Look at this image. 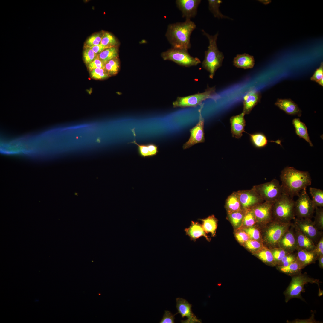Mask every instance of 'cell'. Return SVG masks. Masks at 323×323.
<instances>
[{"label":"cell","mask_w":323,"mask_h":323,"mask_svg":"<svg viewBox=\"0 0 323 323\" xmlns=\"http://www.w3.org/2000/svg\"><path fill=\"white\" fill-rule=\"evenodd\" d=\"M280 179L284 192L293 199L295 196H298L302 190L310 185L312 182L308 172L288 166L281 171Z\"/></svg>","instance_id":"1"},{"label":"cell","mask_w":323,"mask_h":323,"mask_svg":"<svg viewBox=\"0 0 323 323\" xmlns=\"http://www.w3.org/2000/svg\"><path fill=\"white\" fill-rule=\"evenodd\" d=\"M196 27L195 23L191 19L169 24L166 36L172 48L186 50L190 49L191 36Z\"/></svg>","instance_id":"2"},{"label":"cell","mask_w":323,"mask_h":323,"mask_svg":"<svg viewBox=\"0 0 323 323\" xmlns=\"http://www.w3.org/2000/svg\"><path fill=\"white\" fill-rule=\"evenodd\" d=\"M202 31L203 35L208 38L209 43L208 50L205 51L202 67L209 72L210 78L213 79L216 71L222 65L224 56L223 53L219 51L217 45L218 33L213 36L207 33L203 30Z\"/></svg>","instance_id":"3"},{"label":"cell","mask_w":323,"mask_h":323,"mask_svg":"<svg viewBox=\"0 0 323 323\" xmlns=\"http://www.w3.org/2000/svg\"><path fill=\"white\" fill-rule=\"evenodd\" d=\"M292 223H284L272 220L260 228L264 246L270 249L278 247L279 242Z\"/></svg>","instance_id":"4"},{"label":"cell","mask_w":323,"mask_h":323,"mask_svg":"<svg viewBox=\"0 0 323 323\" xmlns=\"http://www.w3.org/2000/svg\"><path fill=\"white\" fill-rule=\"evenodd\" d=\"M295 202L293 198L284 192L272 205L273 220L284 223H291V221L295 218Z\"/></svg>","instance_id":"5"},{"label":"cell","mask_w":323,"mask_h":323,"mask_svg":"<svg viewBox=\"0 0 323 323\" xmlns=\"http://www.w3.org/2000/svg\"><path fill=\"white\" fill-rule=\"evenodd\" d=\"M291 276L290 282L284 293L286 303L293 298L304 301L301 293L304 291L305 285L308 283L318 284L319 283V280L310 277L306 273L300 272Z\"/></svg>","instance_id":"6"},{"label":"cell","mask_w":323,"mask_h":323,"mask_svg":"<svg viewBox=\"0 0 323 323\" xmlns=\"http://www.w3.org/2000/svg\"><path fill=\"white\" fill-rule=\"evenodd\" d=\"M217 96L215 86L211 87L208 86L205 91L191 95L178 97L173 103L174 108L196 107L201 104L204 101L209 98L215 99Z\"/></svg>","instance_id":"7"},{"label":"cell","mask_w":323,"mask_h":323,"mask_svg":"<svg viewBox=\"0 0 323 323\" xmlns=\"http://www.w3.org/2000/svg\"><path fill=\"white\" fill-rule=\"evenodd\" d=\"M252 188L264 201L266 202H275L284 192L281 185L275 179L268 182L255 185Z\"/></svg>","instance_id":"8"},{"label":"cell","mask_w":323,"mask_h":323,"mask_svg":"<svg viewBox=\"0 0 323 323\" xmlns=\"http://www.w3.org/2000/svg\"><path fill=\"white\" fill-rule=\"evenodd\" d=\"M161 56L164 60H170L186 67L196 66L201 63L199 58L191 56L185 50L172 48L162 52Z\"/></svg>","instance_id":"9"},{"label":"cell","mask_w":323,"mask_h":323,"mask_svg":"<svg viewBox=\"0 0 323 323\" xmlns=\"http://www.w3.org/2000/svg\"><path fill=\"white\" fill-rule=\"evenodd\" d=\"M298 196V199L295 202V216L298 218L311 219L315 207L307 193L306 189L302 190Z\"/></svg>","instance_id":"10"},{"label":"cell","mask_w":323,"mask_h":323,"mask_svg":"<svg viewBox=\"0 0 323 323\" xmlns=\"http://www.w3.org/2000/svg\"><path fill=\"white\" fill-rule=\"evenodd\" d=\"M294 224L301 232L311 240L315 245L323 236V232L319 230L310 219L295 218Z\"/></svg>","instance_id":"11"},{"label":"cell","mask_w":323,"mask_h":323,"mask_svg":"<svg viewBox=\"0 0 323 323\" xmlns=\"http://www.w3.org/2000/svg\"><path fill=\"white\" fill-rule=\"evenodd\" d=\"M274 203L265 201L257 204L252 208L257 226L260 228L273 220L272 207Z\"/></svg>","instance_id":"12"},{"label":"cell","mask_w":323,"mask_h":323,"mask_svg":"<svg viewBox=\"0 0 323 323\" xmlns=\"http://www.w3.org/2000/svg\"><path fill=\"white\" fill-rule=\"evenodd\" d=\"M237 192L242 209L244 210L251 208L257 204L263 202L261 197L252 188Z\"/></svg>","instance_id":"13"},{"label":"cell","mask_w":323,"mask_h":323,"mask_svg":"<svg viewBox=\"0 0 323 323\" xmlns=\"http://www.w3.org/2000/svg\"><path fill=\"white\" fill-rule=\"evenodd\" d=\"M199 120L196 125L190 130V136L189 140L183 146L184 149L188 148L194 145L205 141L204 131V119L202 117L201 112Z\"/></svg>","instance_id":"14"},{"label":"cell","mask_w":323,"mask_h":323,"mask_svg":"<svg viewBox=\"0 0 323 323\" xmlns=\"http://www.w3.org/2000/svg\"><path fill=\"white\" fill-rule=\"evenodd\" d=\"M278 247L289 253H293L297 249L293 223H292L289 229L280 239L278 243Z\"/></svg>","instance_id":"15"},{"label":"cell","mask_w":323,"mask_h":323,"mask_svg":"<svg viewBox=\"0 0 323 323\" xmlns=\"http://www.w3.org/2000/svg\"><path fill=\"white\" fill-rule=\"evenodd\" d=\"M176 307L178 312L175 315L179 313L182 318L186 317L185 321H181L182 323H201V320L198 319L193 313L192 305L185 299L178 298H176Z\"/></svg>","instance_id":"16"},{"label":"cell","mask_w":323,"mask_h":323,"mask_svg":"<svg viewBox=\"0 0 323 323\" xmlns=\"http://www.w3.org/2000/svg\"><path fill=\"white\" fill-rule=\"evenodd\" d=\"M201 2L200 0H177V7L181 11L182 17L186 19H191L196 15L197 8Z\"/></svg>","instance_id":"17"},{"label":"cell","mask_w":323,"mask_h":323,"mask_svg":"<svg viewBox=\"0 0 323 323\" xmlns=\"http://www.w3.org/2000/svg\"><path fill=\"white\" fill-rule=\"evenodd\" d=\"M245 114L241 113L231 117L230 119L231 131L232 136L237 139L240 138L243 133L246 132L245 128L246 121L244 118Z\"/></svg>","instance_id":"18"},{"label":"cell","mask_w":323,"mask_h":323,"mask_svg":"<svg viewBox=\"0 0 323 323\" xmlns=\"http://www.w3.org/2000/svg\"><path fill=\"white\" fill-rule=\"evenodd\" d=\"M261 98V93L252 89L244 96L243 112L245 115L249 114L253 109L259 102Z\"/></svg>","instance_id":"19"},{"label":"cell","mask_w":323,"mask_h":323,"mask_svg":"<svg viewBox=\"0 0 323 323\" xmlns=\"http://www.w3.org/2000/svg\"><path fill=\"white\" fill-rule=\"evenodd\" d=\"M275 104L288 115H297L298 117L301 115V109L290 99H278Z\"/></svg>","instance_id":"20"},{"label":"cell","mask_w":323,"mask_h":323,"mask_svg":"<svg viewBox=\"0 0 323 323\" xmlns=\"http://www.w3.org/2000/svg\"><path fill=\"white\" fill-rule=\"evenodd\" d=\"M184 231L186 234L190 237L191 240L194 242L201 236H204L208 241L211 240L206 234L202 224L198 222L192 221L190 226L185 228Z\"/></svg>","instance_id":"21"},{"label":"cell","mask_w":323,"mask_h":323,"mask_svg":"<svg viewBox=\"0 0 323 323\" xmlns=\"http://www.w3.org/2000/svg\"><path fill=\"white\" fill-rule=\"evenodd\" d=\"M293 224L297 245V249H301L308 251L313 250L315 248L316 245L313 241L303 234L294 224Z\"/></svg>","instance_id":"22"},{"label":"cell","mask_w":323,"mask_h":323,"mask_svg":"<svg viewBox=\"0 0 323 323\" xmlns=\"http://www.w3.org/2000/svg\"><path fill=\"white\" fill-rule=\"evenodd\" d=\"M296 260L304 268L307 266L314 263L318 256L313 251L298 249L296 250Z\"/></svg>","instance_id":"23"},{"label":"cell","mask_w":323,"mask_h":323,"mask_svg":"<svg viewBox=\"0 0 323 323\" xmlns=\"http://www.w3.org/2000/svg\"><path fill=\"white\" fill-rule=\"evenodd\" d=\"M255 62L254 57L246 53L237 54L233 61L235 67L245 69L252 68Z\"/></svg>","instance_id":"24"},{"label":"cell","mask_w":323,"mask_h":323,"mask_svg":"<svg viewBox=\"0 0 323 323\" xmlns=\"http://www.w3.org/2000/svg\"><path fill=\"white\" fill-rule=\"evenodd\" d=\"M135 140L129 143L135 144L138 146V151L139 155L144 157H150L156 155L158 152V146L153 144H139L136 142L135 140L136 134L134 129H132Z\"/></svg>","instance_id":"25"},{"label":"cell","mask_w":323,"mask_h":323,"mask_svg":"<svg viewBox=\"0 0 323 323\" xmlns=\"http://www.w3.org/2000/svg\"><path fill=\"white\" fill-rule=\"evenodd\" d=\"M225 207L227 214L242 209L237 191L233 192L228 197Z\"/></svg>","instance_id":"26"},{"label":"cell","mask_w":323,"mask_h":323,"mask_svg":"<svg viewBox=\"0 0 323 323\" xmlns=\"http://www.w3.org/2000/svg\"><path fill=\"white\" fill-rule=\"evenodd\" d=\"M292 123L295 128L296 135L300 138H303L308 142L310 146H313V145L310 139L307 128L305 124L301 121L299 118H294L292 120Z\"/></svg>","instance_id":"27"},{"label":"cell","mask_w":323,"mask_h":323,"mask_svg":"<svg viewBox=\"0 0 323 323\" xmlns=\"http://www.w3.org/2000/svg\"><path fill=\"white\" fill-rule=\"evenodd\" d=\"M254 254L265 263L272 266H276V263L270 249L264 246Z\"/></svg>","instance_id":"28"},{"label":"cell","mask_w":323,"mask_h":323,"mask_svg":"<svg viewBox=\"0 0 323 323\" xmlns=\"http://www.w3.org/2000/svg\"><path fill=\"white\" fill-rule=\"evenodd\" d=\"M250 141L252 145L257 148H262L265 147L268 141L278 143V141H269L265 135L263 133L258 132L249 134Z\"/></svg>","instance_id":"29"},{"label":"cell","mask_w":323,"mask_h":323,"mask_svg":"<svg viewBox=\"0 0 323 323\" xmlns=\"http://www.w3.org/2000/svg\"><path fill=\"white\" fill-rule=\"evenodd\" d=\"M202 222V227L206 233H211L213 237L216 235L218 220L213 215L206 218L199 219Z\"/></svg>","instance_id":"30"},{"label":"cell","mask_w":323,"mask_h":323,"mask_svg":"<svg viewBox=\"0 0 323 323\" xmlns=\"http://www.w3.org/2000/svg\"><path fill=\"white\" fill-rule=\"evenodd\" d=\"M276 267L280 272L291 276L301 272L302 269L304 268L297 260L286 266Z\"/></svg>","instance_id":"31"},{"label":"cell","mask_w":323,"mask_h":323,"mask_svg":"<svg viewBox=\"0 0 323 323\" xmlns=\"http://www.w3.org/2000/svg\"><path fill=\"white\" fill-rule=\"evenodd\" d=\"M118 49L116 46H115L105 49L97 56L99 59L105 64L109 60L118 57Z\"/></svg>","instance_id":"32"},{"label":"cell","mask_w":323,"mask_h":323,"mask_svg":"<svg viewBox=\"0 0 323 323\" xmlns=\"http://www.w3.org/2000/svg\"><path fill=\"white\" fill-rule=\"evenodd\" d=\"M245 211L242 209L228 214V217L235 228H238L242 225Z\"/></svg>","instance_id":"33"},{"label":"cell","mask_w":323,"mask_h":323,"mask_svg":"<svg viewBox=\"0 0 323 323\" xmlns=\"http://www.w3.org/2000/svg\"><path fill=\"white\" fill-rule=\"evenodd\" d=\"M310 193L311 196L313 203L315 207H323V190L313 187L309 188Z\"/></svg>","instance_id":"34"},{"label":"cell","mask_w":323,"mask_h":323,"mask_svg":"<svg viewBox=\"0 0 323 323\" xmlns=\"http://www.w3.org/2000/svg\"><path fill=\"white\" fill-rule=\"evenodd\" d=\"M209 9L214 17L218 19H231L223 15L219 10V7L222 1L220 0H208Z\"/></svg>","instance_id":"35"},{"label":"cell","mask_w":323,"mask_h":323,"mask_svg":"<svg viewBox=\"0 0 323 323\" xmlns=\"http://www.w3.org/2000/svg\"><path fill=\"white\" fill-rule=\"evenodd\" d=\"M105 69L110 76L116 74L120 68V62L118 57L112 59L105 64Z\"/></svg>","instance_id":"36"},{"label":"cell","mask_w":323,"mask_h":323,"mask_svg":"<svg viewBox=\"0 0 323 323\" xmlns=\"http://www.w3.org/2000/svg\"><path fill=\"white\" fill-rule=\"evenodd\" d=\"M243 230L248 234L250 239L255 240L263 243L260 228L258 226L246 227Z\"/></svg>","instance_id":"37"},{"label":"cell","mask_w":323,"mask_h":323,"mask_svg":"<svg viewBox=\"0 0 323 323\" xmlns=\"http://www.w3.org/2000/svg\"><path fill=\"white\" fill-rule=\"evenodd\" d=\"M100 44L107 48L116 46L118 42L113 35L109 32H104L103 34Z\"/></svg>","instance_id":"38"},{"label":"cell","mask_w":323,"mask_h":323,"mask_svg":"<svg viewBox=\"0 0 323 323\" xmlns=\"http://www.w3.org/2000/svg\"><path fill=\"white\" fill-rule=\"evenodd\" d=\"M242 225L246 227L255 226L256 225L258 226L252 208L246 210Z\"/></svg>","instance_id":"39"},{"label":"cell","mask_w":323,"mask_h":323,"mask_svg":"<svg viewBox=\"0 0 323 323\" xmlns=\"http://www.w3.org/2000/svg\"><path fill=\"white\" fill-rule=\"evenodd\" d=\"M315 210L316 214L313 223L319 230L322 231L323 229V208L317 207L315 208Z\"/></svg>","instance_id":"40"},{"label":"cell","mask_w":323,"mask_h":323,"mask_svg":"<svg viewBox=\"0 0 323 323\" xmlns=\"http://www.w3.org/2000/svg\"><path fill=\"white\" fill-rule=\"evenodd\" d=\"M92 50L88 47L85 46L83 53V59L85 64L88 65L97 57Z\"/></svg>","instance_id":"41"},{"label":"cell","mask_w":323,"mask_h":323,"mask_svg":"<svg viewBox=\"0 0 323 323\" xmlns=\"http://www.w3.org/2000/svg\"><path fill=\"white\" fill-rule=\"evenodd\" d=\"M91 77L95 80H103L110 76L105 69L96 68L90 71Z\"/></svg>","instance_id":"42"},{"label":"cell","mask_w":323,"mask_h":323,"mask_svg":"<svg viewBox=\"0 0 323 323\" xmlns=\"http://www.w3.org/2000/svg\"><path fill=\"white\" fill-rule=\"evenodd\" d=\"M270 249L273 256L276 265L285 256L289 253L278 247Z\"/></svg>","instance_id":"43"},{"label":"cell","mask_w":323,"mask_h":323,"mask_svg":"<svg viewBox=\"0 0 323 323\" xmlns=\"http://www.w3.org/2000/svg\"><path fill=\"white\" fill-rule=\"evenodd\" d=\"M245 247L254 253L262 248L264 245L263 243L258 240L249 239L245 243Z\"/></svg>","instance_id":"44"},{"label":"cell","mask_w":323,"mask_h":323,"mask_svg":"<svg viewBox=\"0 0 323 323\" xmlns=\"http://www.w3.org/2000/svg\"><path fill=\"white\" fill-rule=\"evenodd\" d=\"M296 260V253H289L285 256L276 266H286Z\"/></svg>","instance_id":"45"},{"label":"cell","mask_w":323,"mask_h":323,"mask_svg":"<svg viewBox=\"0 0 323 323\" xmlns=\"http://www.w3.org/2000/svg\"><path fill=\"white\" fill-rule=\"evenodd\" d=\"M102 35L97 33L92 35L86 41L85 46L91 47L100 44Z\"/></svg>","instance_id":"46"},{"label":"cell","mask_w":323,"mask_h":323,"mask_svg":"<svg viewBox=\"0 0 323 323\" xmlns=\"http://www.w3.org/2000/svg\"><path fill=\"white\" fill-rule=\"evenodd\" d=\"M235 236L238 241L241 244H244L250 239L248 234L243 230L236 232Z\"/></svg>","instance_id":"47"},{"label":"cell","mask_w":323,"mask_h":323,"mask_svg":"<svg viewBox=\"0 0 323 323\" xmlns=\"http://www.w3.org/2000/svg\"><path fill=\"white\" fill-rule=\"evenodd\" d=\"M175 315L173 314L170 311L165 310L160 323H174Z\"/></svg>","instance_id":"48"},{"label":"cell","mask_w":323,"mask_h":323,"mask_svg":"<svg viewBox=\"0 0 323 323\" xmlns=\"http://www.w3.org/2000/svg\"><path fill=\"white\" fill-rule=\"evenodd\" d=\"M105 64L98 58H97L88 65V68L90 71L96 68L105 69Z\"/></svg>","instance_id":"49"},{"label":"cell","mask_w":323,"mask_h":323,"mask_svg":"<svg viewBox=\"0 0 323 323\" xmlns=\"http://www.w3.org/2000/svg\"><path fill=\"white\" fill-rule=\"evenodd\" d=\"M323 78V64L322 62L320 66L317 69L314 74L310 78V80L313 81L317 82Z\"/></svg>","instance_id":"50"},{"label":"cell","mask_w":323,"mask_h":323,"mask_svg":"<svg viewBox=\"0 0 323 323\" xmlns=\"http://www.w3.org/2000/svg\"><path fill=\"white\" fill-rule=\"evenodd\" d=\"M313 251L316 253L318 257L323 255V236H322L316 244L315 249Z\"/></svg>","instance_id":"51"},{"label":"cell","mask_w":323,"mask_h":323,"mask_svg":"<svg viewBox=\"0 0 323 323\" xmlns=\"http://www.w3.org/2000/svg\"><path fill=\"white\" fill-rule=\"evenodd\" d=\"M88 47L90 48L97 55L99 54L105 49L107 48L101 44Z\"/></svg>","instance_id":"52"},{"label":"cell","mask_w":323,"mask_h":323,"mask_svg":"<svg viewBox=\"0 0 323 323\" xmlns=\"http://www.w3.org/2000/svg\"><path fill=\"white\" fill-rule=\"evenodd\" d=\"M317 260H319V267L322 269L323 268V255L318 256Z\"/></svg>","instance_id":"53"},{"label":"cell","mask_w":323,"mask_h":323,"mask_svg":"<svg viewBox=\"0 0 323 323\" xmlns=\"http://www.w3.org/2000/svg\"><path fill=\"white\" fill-rule=\"evenodd\" d=\"M323 78H322L317 82L319 84L322 86H323Z\"/></svg>","instance_id":"54"},{"label":"cell","mask_w":323,"mask_h":323,"mask_svg":"<svg viewBox=\"0 0 323 323\" xmlns=\"http://www.w3.org/2000/svg\"><path fill=\"white\" fill-rule=\"evenodd\" d=\"M261 2H262L264 4H267L269 3V1H260Z\"/></svg>","instance_id":"55"}]
</instances>
